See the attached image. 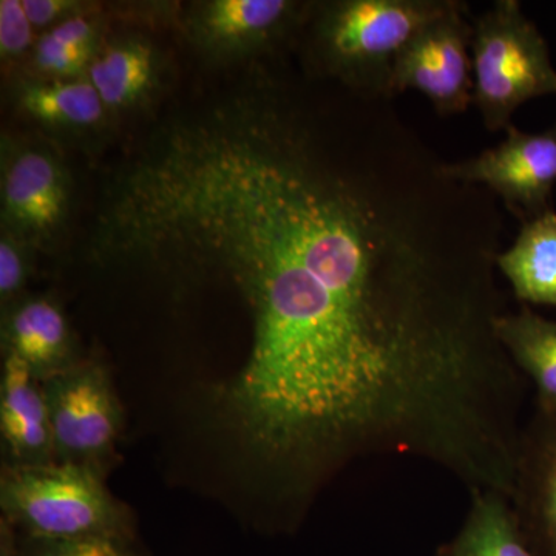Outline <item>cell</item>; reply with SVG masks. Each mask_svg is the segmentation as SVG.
<instances>
[{
  "instance_id": "cell-15",
  "label": "cell",
  "mask_w": 556,
  "mask_h": 556,
  "mask_svg": "<svg viewBox=\"0 0 556 556\" xmlns=\"http://www.w3.org/2000/svg\"><path fill=\"white\" fill-rule=\"evenodd\" d=\"M442 556H535L519 526L510 497L500 492L470 493V510Z\"/></svg>"
},
{
  "instance_id": "cell-20",
  "label": "cell",
  "mask_w": 556,
  "mask_h": 556,
  "mask_svg": "<svg viewBox=\"0 0 556 556\" xmlns=\"http://www.w3.org/2000/svg\"><path fill=\"white\" fill-rule=\"evenodd\" d=\"M31 28L20 0L0 2V51L3 58H17L30 49Z\"/></svg>"
},
{
  "instance_id": "cell-10",
  "label": "cell",
  "mask_w": 556,
  "mask_h": 556,
  "mask_svg": "<svg viewBox=\"0 0 556 556\" xmlns=\"http://www.w3.org/2000/svg\"><path fill=\"white\" fill-rule=\"evenodd\" d=\"M0 439L3 466L56 463L42 382L13 356H5L0 378Z\"/></svg>"
},
{
  "instance_id": "cell-1",
  "label": "cell",
  "mask_w": 556,
  "mask_h": 556,
  "mask_svg": "<svg viewBox=\"0 0 556 556\" xmlns=\"http://www.w3.org/2000/svg\"><path fill=\"white\" fill-rule=\"evenodd\" d=\"M442 166L405 124L291 130L190 208L189 269L225 278L251 320L225 412L283 503L372 457L466 481L510 428L503 212Z\"/></svg>"
},
{
  "instance_id": "cell-7",
  "label": "cell",
  "mask_w": 556,
  "mask_h": 556,
  "mask_svg": "<svg viewBox=\"0 0 556 556\" xmlns=\"http://www.w3.org/2000/svg\"><path fill=\"white\" fill-rule=\"evenodd\" d=\"M506 131L496 148L460 163H445L444 174L464 185L489 189L525 225L554 208L556 126L527 134L511 124Z\"/></svg>"
},
{
  "instance_id": "cell-4",
  "label": "cell",
  "mask_w": 556,
  "mask_h": 556,
  "mask_svg": "<svg viewBox=\"0 0 556 556\" xmlns=\"http://www.w3.org/2000/svg\"><path fill=\"white\" fill-rule=\"evenodd\" d=\"M471 25L473 104L486 129L507 130L527 101L556 94L551 51L518 0H496Z\"/></svg>"
},
{
  "instance_id": "cell-8",
  "label": "cell",
  "mask_w": 556,
  "mask_h": 556,
  "mask_svg": "<svg viewBox=\"0 0 556 556\" xmlns=\"http://www.w3.org/2000/svg\"><path fill=\"white\" fill-rule=\"evenodd\" d=\"M511 506L535 556H556V409L526 420Z\"/></svg>"
},
{
  "instance_id": "cell-3",
  "label": "cell",
  "mask_w": 556,
  "mask_h": 556,
  "mask_svg": "<svg viewBox=\"0 0 556 556\" xmlns=\"http://www.w3.org/2000/svg\"><path fill=\"white\" fill-rule=\"evenodd\" d=\"M0 507L2 521L20 535L131 541L129 510L109 492L104 477L89 468L62 463L3 466Z\"/></svg>"
},
{
  "instance_id": "cell-11",
  "label": "cell",
  "mask_w": 556,
  "mask_h": 556,
  "mask_svg": "<svg viewBox=\"0 0 556 556\" xmlns=\"http://www.w3.org/2000/svg\"><path fill=\"white\" fill-rule=\"evenodd\" d=\"M2 339L5 356L20 358L40 382L80 362L64 314L47 298L22 299L7 309Z\"/></svg>"
},
{
  "instance_id": "cell-9",
  "label": "cell",
  "mask_w": 556,
  "mask_h": 556,
  "mask_svg": "<svg viewBox=\"0 0 556 556\" xmlns=\"http://www.w3.org/2000/svg\"><path fill=\"white\" fill-rule=\"evenodd\" d=\"M3 217L27 241L51 239L67 217V179L49 153L25 149L10 161L2 185Z\"/></svg>"
},
{
  "instance_id": "cell-16",
  "label": "cell",
  "mask_w": 556,
  "mask_h": 556,
  "mask_svg": "<svg viewBox=\"0 0 556 556\" xmlns=\"http://www.w3.org/2000/svg\"><path fill=\"white\" fill-rule=\"evenodd\" d=\"M155 51L141 39H126L101 51L89 65L87 78L105 108L137 104L155 80Z\"/></svg>"
},
{
  "instance_id": "cell-5",
  "label": "cell",
  "mask_w": 556,
  "mask_h": 556,
  "mask_svg": "<svg viewBox=\"0 0 556 556\" xmlns=\"http://www.w3.org/2000/svg\"><path fill=\"white\" fill-rule=\"evenodd\" d=\"M56 463L105 478L123 433V407L108 369L83 362L43 380Z\"/></svg>"
},
{
  "instance_id": "cell-13",
  "label": "cell",
  "mask_w": 556,
  "mask_h": 556,
  "mask_svg": "<svg viewBox=\"0 0 556 556\" xmlns=\"http://www.w3.org/2000/svg\"><path fill=\"white\" fill-rule=\"evenodd\" d=\"M518 300L556 306V212L522 225L517 240L496 260Z\"/></svg>"
},
{
  "instance_id": "cell-19",
  "label": "cell",
  "mask_w": 556,
  "mask_h": 556,
  "mask_svg": "<svg viewBox=\"0 0 556 556\" xmlns=\"http://www.w3.org/2000/svg\"><path fill=\"white\" fill-rule=\"evenodd\" d=\"M90 51L58 42L49 35L40 36L35 49L36 67L53 79H76L89 68Z\"/></svg>"
},
{
  "instance_id": "cell-6",
  "label": "cell",
  "mask_w": 556,
  "mask_h": 556,
  "mask_svg": "<svg viewBox=\"0 0 556 556\" xmlns=\"http://www.w3.org/2000/svg\"><path fill=\"white\" fill-rule=\"evenodd\" d=\"M473 25L467 5H455L426 25L394 62L391 93L416 90L431 101L439 115L466 112L473 102Z\"/></svg>"
},
{
  "instance_id": "cell-22",
  "label": "cell",
  "mask_w": 556,
  "mask_h": 556,
  "mask_svg": "<svg viewBox=\"0 0 556 556\" xmlns=\"http://www.w3.org/2000/svg\"><path fill=\"white\" fill-rule=\"evenodd\" d=\"M47 35L75 49L93 51L94 27L83 16H70L54 25Z\"/></svg>"
},
{
  "instance_id": "cell-18",
  "label": "cell",
  "mask_w": 556,
  "mask_h": 556,
  "mask_svg": "<svg viewBox=\"0 0 556 556\" xmlns=\"http://www.w3.org/2000/svg\"><path fill=\"white\" fill-rule=\"evenodd\" d=\"M13 529V527H11ZM14 530V529H13ZM16 532V530H14ZM7 556H139L130 541L110 538H78V540H47L20 535Z\"/></svg>"
},
{
  "instance_id": "cell-2",
  "label": "cell",
  "mask_w": 556,
  "mask_h": 556,
  "mask_svg": "<svg viewBox=\"0 0 556 556\" xmlns=\"http://www.w3.org/2000/svg\"><path fill=\"white\" fill-rule=\"evenodd\" d=\"M456 0H340L318 9L314 61L340 86L393 100L391 78L401 51Z\"/></svg>"
},
{
  "instance_id": "cell-23",
  "label": "cell",
  "mask_w": 556,
  "mask_h": 556,
  "mask_svg": "<svg viewBox=\"0 0 556 556\" xmlns=\"http://www.w3.org/2000/svg\"><path fill=\"white\" fill-rule=\"evenodd\" d=\"M22 5L33 27H46L64 17L76 3L70 0H24Z\"/></svg>"
},
{
  "instance_id": "cell-12",
  "label": "cell",
  "mask_w": 556,
  "mask_h": 556,
  "mask_svg": "<svg viewBox=\"0 0 556 556\" xmlns=\"http://www.w3.org/2000/svg\"><path fill=\"white\" fill-rule=\"evenodd\" d=\"M302 10L288 0H214L201 11L197 27L201 38L222 49L262 46L294 27Z\"/></svg>"
},
{
  "instance_id": "cell-17",
  "label": "cell",
  "mask_w": 556,
  "mask_h": 556,
  "mask_svg": "<svg viewBox=\"0 0 556 556\" xmlns=\"http://www.w3.org/2000/svg\"><path fill=\"white\" fill-rule=\"evenodd\" d=\"M21 105L31 118L68 129L94 126L102 119L105 108L87 76L28 84L21 91Z\"/></svg>"
},
{
  "instance_id": "cell-21",
  "label": "cell",
  "mask_w": 556,
  "mask_h": 556,
  "mask_svg": "<svg viewBox=\"0 0 556 556\" xmlns=\"http://www.w3.org/2000/svg\"><path fill=\"white\" fill-rule=\"evenodd\" d=\"M27 281V263L21 254L20 244L11 237L0 241V300L7 309L20 302V294Z\"/></svg>"
},
{
  "instance_id": "cell-14",
  "label": "cell",
  "mask_w": 556,
  "mask_h": 556,
  "mask_svg": "<svg viewBox=\"0 0 556 556\" xmlns=\"http://www.w3.org/2000/svg\"><path fill=\"white\" fill-rule=\"evenodd\" d=\"M496 334L519 371L532 380L535 408L556 409V321L522 305L496 321Z\"/></svg>"
}]
</instances>
